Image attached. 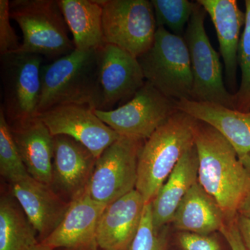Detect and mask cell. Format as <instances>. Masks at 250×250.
Returning a JSON list of instances; mask_svg holds the SVG:
<instances>
[{
  "mask_svg": "<svg viewBox=\"0 0 250 250\" xmlns=\"http://www.w3.org/2000/svg\"><path fill=\"white\" fill-rule=\"evenodd\" d=\"M177 109L204 122L223 135L238 156L250 154V111L241 112L218 104L190 100L176 101Z\"/></svg>",
  "mask_w": 250,
  "mask_h": 250,
  "instance_id": "d6986e66",
  "label": "cell"
},
{
  "mask_svg": "<svg viewBox=\"0 0 250 250\" xmlns=\"http://www.w3.org/2000/svg\"><path fill=\"white\" fill-rule=\"evenodd\" d=\"M107 205L95 201L86 190L70 202L62 221L42 244L55 250H88L99 248L97 229Z\"/></svg>",
  "mask_w": 250,
  "mask_h": 250,
  "instance_id": "5bb4252c",
  "label": "cell"
},
{
  "mask_svg": "<svg viewBox=\"0 0 250 250\" xmlns=\"http://www.w3.org/2000/svg\"><path fill=\"white\" fill-rule=\"evenodd\" d=\"M145 141L121 136L99 156L86 189L93 200L108 205L136 189Z\"/></svg>",
  "mask_w": 250,
  "mask_h": 250,
  "instance_id": "ba28073f",
  "label": "cell"
},
{
  "mask_svg": "<svg viewBox=\"0 0 250 250\" xmlns=\"http://www.w3.org/2000/svg\"><path fill=\"white\" fill-rule=\"evenodd\" d=\"M32 250H54L51 248L50 247L45 246V245L42 244V243H39V244L36 245L34 247V249Z\"/></svg>",
  "mask_w": 250,
  "mask_h": 250,
  "instance_id": "836d02e7",
  "label": "cell"
},
{
  "mask_svg": "<svg viewBox=\"0 0 250 250\" xmlns=\"http://www.w3.org/2000/svg\"><path fill=\"white\" fill-rule=\"evenodd\" d=\"M37 232L13 196L0 200V250H32Z\"/></svg>",
  "mask_w": 250,
  "mask_h": 250,
  "instance_id": "603a6c76",
  "label": "cell"
},
{
  "mask_svg": "<svg viewBox=\"0 0 250 250\" xmlns=\"http://www.w3.org/2000/svg\"><path fill=\"white\" fill-rule=\"evenodd\" d=\"M236 223L246 250H250V219L238 214Z\"/></svg>",
  "mask_w": 250,
  "mask_h": 250,
  "instance_id": "4dcf8cb0",
  "label": "cell"
},
{
  "mask_svg": "<svg viewBox=\"0 0 250 250\" xmlns=\"http://www.w3.org/2000/svg\"><path fill=\"white\" fill-rule=\"evenodd\" d=\"M198 157L195 145L188 149L151 202L153 223L157 229L172 223L179 205L198 182Z\"/></svg>",
  "mask_w": 250,
  "mask_h": 250,
  "instance_id": "ffe728a7",
  "label": "cell"
},
{
  "mask_svg": "<svg viewBox=\"0 0 250 250\" xmlns=\"http://www.w3.org/2000/svg\"><path fill=\"white\" fill-rule=\"evenodd\" d=\"M0 174L9 183L29 175L1 108H0Z\"/></svg>",
  "mask_w": 250,
  "mask_h": 250,
  "instance_id": "d4e9b609",
  "label": "cell"
},
{
  "mask_svg": "<svg viewBox=\"0 0 250 250\" xmlns=\"http://www.w3.org/2000/svg\"><path fill=\"white\" fill-rule=\"evenodd\" d=\"M42 62V56L27 52L0 55L3 93L1 108L8 123L36 116Z\"/></svg>",
  "mask_w": 250,
  "mask_h": 250,
  "instance_id": "30bf717a",
  "label": "cell"
},
{
  "mask_svg": "<svg viewBox=\"0 0 250 250\" xmlns=\"http://www.w3.org/2000/svg\"><path fill=\"white\" fill-rule=\"evenodd\" d=\"M105 43L116 45L139 58L150 48L156 26L148 0H101Z\"/></svg>",
  "mask_w": 250,
  "mask_h": 250,
  "instance_id": "52a82bcc",
  "label": "cell"
},
{
  "mask_svg": "<svg viewBox=\"0 0 250 250\" xmlns=\"http://www.w3.org/2000/svg\"><path fill=\"white\" fill-rule=\"evenodd\" d=\"M36 116L48 128L52 136L62 135L76 140L97 159L121 137L88 106L61 105Z\"/></svg>",
  "mask_w": 250,
  "mask_h": 250,
  "instance_id": "8fae6325",
  "label": "cell"
},
{
  "mask_svg": "<svg viewBox=\"0 0 250 250\" xmlns=\"http://www.w3.org/2000/svg\"><path fill=\"white\" fill-rule=\"evenodd\" d=\"M242 164H243L248 170H250V154H246L241 156H238Z\"/></svg>",
  "mask_w": 250,
  "mask_h": 250,
  "instance_id": "d6a6232c",
  "label": "cell"
},
{
  "mask_svg": "<svg viewBox=\"0 0 250 250\" xmlns=\"http://www.w3.org/2000/svg\"><path fill=\"white\" fill-rule=\"evenodd\" d=\"M137 59L146 82L161 93L175 101L190 100L193 78L183 36L158 27L152 45Z\"/></svg>",
  "mask_w": 250,
  "mask_h": 250,
  "instance_id": "5b68a950",
  "label": "cell"
},
{
  "mask_svg": "<svg viewBox=\"0 0 250 250\" xmlns=\"http://www.w3.org/2000/svg\"><path fill=\"white\" fill-rule=\"evenodd\" d=\"M16 146L28 173L51 187L53 136L38 116L9 123Z\"/></svg>",
  "mask_w": 250,
  "mask_h": 250,
  "instance_id": "e0dca14e",
  "label": "cell"
},
{
  "mask_svg": "<svg viewBox=\"0 0 250 250\" xmlns=\"http://www.w3.org/2000/svg\"><path fill=\"white\" fill-rule=\"evenodd\" d=\"M209 15L216 30L220 55L225 64L226 86L236 93L238 45L241 28L246 24V12L236 0H197Z\"/></svg>",
  "mask_w": 250,
  "mask_h": 250,
  "instance_id": "ac0fdd59",
  "label": "cell"
},
{
  "mask_svg": "<svg viewBox=\"0 0 250 250\" xmlns=\"http://www.w3.org/2000/svg\"><path fill=\"white\" fill-rule=\"evenodd\" d=\"M10 1L0 0V55L16 52L21 44L11 27Z\"/></svg>",
  "mask_w": 250,
  "mask_h": 250,
  "instance_id": "83f0119b",
  "label": "cell"
},
{
  "mask_svg": "<svg viewBox=\"0 0 250 250\" xmlns=\"http://www.w3.org/2000/svg\"><path fill=\"white\" fill-rule=\"evenodd\" d=\"M168 229H157L153 223L151 203L146 205L136 236L127 250H167Z\"/></svg>",
  "mask_w": 250,
  "mask_h": 250,
  "instance_id": "4316f807",
  "label": "cell"
},
{
  "mask_svg": "<svg viewBox=\"0 0 250 250\" xmlns=\"http://www.w3.org/2000/svg\"><path fill=\"white\" fill-rule=\"evenodd\" d=\"M238 214L250 219V190L240 206Z\"/></svg>",
  "mask_w": 250,
  "mask_h": 250,
  "instance_id": "1f68e13d",
  "label": "cell"
},
{
  "mask_svg": "<svg viewBox=\"0 0 250 250\" xmlns=\"http://www.w3.org/2000/svg\"><path fill=\"white\" fill-rule=\"evenodd\" d=\"M226 223L221 207L198 182L188 191L172 221L179 231L204 235L220 231Z\"/></svg>",
  "mask_w": 250,
  "mask_h": 250,
  "instance_id": "44dd1931",
  "label": "cell"
},
{
  "mask_svg": "<svg viewBox=\"0 0 250 250\" xmlns=\"http://www.w3.org/2000/svg\"><path fill=\"white\" fill-rule=\"evenodd\" d=\"M41 82L36 116L61 105H80L100 110L99 49H75L51 63L42 64Z\"/></svg>",
  "mask_w": 250,
  "mask_h": 250,
  "instance_id": "7a4b0ae2",
  "label": "cell"
},
{
  "mask_svg": "<svg viewBox=\"0 0 250 250\" xmlns=\"http://www.w3.org/2000/svg\"><path fill=\"white\" fill-rule=\"evenodd\" d=\"M175 100L146 82L129 102L111 111L94 110L95 114L122 137L146 141L178 111Z\"/></svg>",
  "mask_w": 250,
  "mask_h": 250,
  "instance_id": "9c48e42d",
  "label": "cell"
},
{
  "mask_svg": "<svg viewBox=\"0 0 250 250\" xmlns=\"http://www.w3.org/2000/svg\"><path fill=\"white\" fill-rule=\"evenodd\" d=\"M146 204L136 189L106 206L99 220L102 250H127L139 230Z\"/></svg>",
  "mask_w": 250,
  "mask_h": 250,
  "instance_id": "2e32d148",
  "label": "cell"
},
{
  "mask_svg": "<svg viewBox=\"0 0 250 250\" xmlns=\"http://www.w3.org/2000/svg\"><path fill=\"white\" fill-rule=\"evenodd\" d=\"M99 80L102 111H111L117 104L129 102L146 82L136 57L106 43L99 49Z\"/></svg>",
  "mask_w": 250,
  "mask_h": 250,
  "instance_id": "7c38bea8",
  "label": "cell"
},
{
  "mask_svg": "<svg viewBox=\"0 0 250 250\" xmlns=\"http://www.w3.org/2000/svg\"><path fill=\"white\" fill-rule=\"evenodd\" d=\"M177 241L182 250H221L217 238L210 235L179 231Z\"/></svg>",
  "mask_w": 250,
  "mask_h": 250,
  "instance_id": "f1b7e54d",
  "label": "cell"
},
{
  "mask_svg": "<svg viewBox=\"0 0 250 250\" xmlns=\"http://www.w3.org/2000/svg\"><path fill=\"white\" fill-rule=\"evenodd\" d=\"M207 11L196 1L184 39L189 54L193 83L190 100L218 104L233 109V94L223 80L220 54L213 49L205 27Z\"/></svg>",
  "mask_w": 250,
  "mask_h": 250,
  "instance_id": "8992f818",
  "label": "cell"
},
{
  "mask_svg": "<svg viewBox=\"0 0 250 250\" xmlns=\"http://www.w3.org/2000/svg\"><path fill=\"white\" fill-rule=\"evenodd\" d=\"M75 49H98L104 45L101 0H59Z\"/></svg>",
  "mask_w": 250,
  "mask_h": 250,
  "instance_id": "7402d4cb",
  "label": "cell"
},
{
  "mask_svg": "<svg viewBox=\"0 0 250 250\" xmlns=\"http://www.w3.org/2000/svg\"><path fill=\"white\" fill-rule=\"evenodd\" d=\"M9 184L11 195L35 229L40 242L43 241L62 221L70 202L29 174Z\"/></svg>",
  "mask_w": 250,
  "mask_h": 250,
  "instance_id": "9a60e30c",
  "label": "cell"
},
{
  "mask_svg": "<svg viewBox=\"0 0 250 250\" xmlns=\"http://www.w3.org/2000/svg\"><path fill=\"white\" fill-rule=\"evenodd\" d=\"M194 144L198 157V182L232 221L250 190V170L236 149L209 125L195 119Z\"/></svg>",
  "mask_w": 250,
  "mask_h": 250,
  "instance_id": "6da1fadb",
  "label": "cell"
},
{
  "mask_svg": "<svg viewBox=\"0 0 250 250\" xmlns=\"http://www.w3.org/2000/svg\"><path fill=\"white\" fill-rule=\"evenodd\" d=\"M65 250V249H58V250ZM88 250H100V248H97V249Z\"/></svg>",
  "mask_w": 250,
  "mask_h": 250,
  "instance_id": "e575fe53",
  "label": "cell"
},
{
  "mask_svg": "<svg viewBox=\"0 0 250 250\" xmlns=\"http://www.w3.org/2000/svg\"><path fill=\"white\" fill-rule=\"evenodd\" d=\"M195 119L178 111L145 141L138 163L136 190L153 201L184 154L194 146Z\"/></svg>",
  "mask_w": 250,
  "mask_h": 250,
  "instance_id": "3957f363",
  "label": "cell"
},
{
  "mask_svg": "<svg viewBox=\"0 0 250 250\" xmlns=\"http://www.w3.org/2000/svg\"><path fill=\"white\" fill-rule=\"evenodd\" d=\"M10 15L23 35L22 44L16 52L55 61L75 49L59 0H13Z\"/></svg>",
  "mask_w": 250,
  "mask_h": 250,
  "instance_id": "277c9868",
  "label": "cell"
},
{
  "mask_svg": "<svg viewBox=\"0 0 250 250\" xmlns=\"http://www.w3.org/2000/svg\"><path fill=\"white\" fill-rule=\"evenodd\" d=\"M156 26L172 34L184 36L193 12L195 2L188 0H152Z\"/></svg>",
  "mask_w": 250,
  "mask_h": 250,
  "instance_id": "cb8c5ba5",
  "label": "cell"
},
{
  "mask_svg": "<svg viewBox=\"0 0 250 250\" xmlns=\"http://www.w3.org/2000/svg\"><path fill=\"white\" fill-rule=\"evenodd\" d=\"M246 24L241 36L237 62L241 71V84L233 93V109L250 111V0L245 1Z\"/></svg>",
  "mask_w": 250,
  "mask_h": 250,
  "instance_id": "484cf974",
  "label": "cell"
},
{
  "mask_svg": "<svg viewBox=\"0 0 250 250\" xmlns=\"http://www.w3.org/2000/svg\"><path fill=\"white\" fill-rule=\"evenodd\" d=\"M53 137L51 187L70 202L86 190L98 159L71 137L62 135Z\"/></svg>",
  "mask_w": 250,
  "mask_h": 250,
  "instance_id": "4fadbf2b",
  "label": "cell"
},
{
  "mask_svg": "<svg viewBox=\"0 0 250 250\" xmlns=\"http://www.w3.org/2000/svg\"><path fill=\"white\" fill-rule=\"evenodd\" d=\"M220 232L225 237L231 250H246L237 226L236 218L227 222Z\"/></svg>",
  "mask_w": 250,
  "mask_h": 250,
  "instance_id": "f546056e",
  "label": "cell"
}]
</instances>
